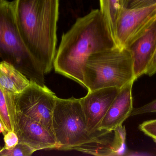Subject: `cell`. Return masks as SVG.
I'll return each instance as SVG.
<instances>
[{
	"label": "cell",
	"instance_id": "cell-3",
	"mask_svg": "<svg viewBox=\"0 0 156 156\" xmlns=\"http://www.w3.org/2000/svg\"><path fill=\"white\" fill-rule=\"evenodd\" d=\"M52 128L59 150H76L95 155H113L116 147L112 132L100 130L91 134L87 130L80 99L57 98Z\"/></svg>",
	"mask_w": 156,
	"mask_h": 156
},
{
	"label": "cell",
	"instance_id": "cell-21",
	"mask_svg": "<svg viewBox=\"0 0 156 156\" xmlns=\"http://www.w3.org/2000/svg\"><path fill=\"white\" fill-rule=\"evenodd\" d=\"M4 0H0V3L2 2H3Z\"/></svg>",
	"mask_w": 156,
	"mask_h": 156
},
{
	"label": "cell",
	"instance_id": "cell-20",
	"mask_svg": "<svg viewBox=\"0 0 156 156\" xmlns=\"http://www.w3.org/2000/svg\"><path fill=\"white\" fill-rule=\"evenodd\" d=\"M156 73V49L154 56L152 58L151 62L149 64V67L147 68V71L146 72V75L148 76H153Z\"/></svg>",
	"mask_w": 156,
	"mask_h": 156
},
{
	"label": "cell",
	"instance_id": "cell-7",
	"mask_svg": "<svg viewBox=\"0 0 156 156\" xmlns=\"http://www.w3.org/2000/svg\"><path fill=\"white\" fill-rule=\"evenodd\" d=\"M156 18V4L143 8H122L115 25L116 46L121 49L128 48Z\"/></svg>",
	"mask_w": 156,
	"mask_h": 156
},
{
	"label": "cell",
	"instance_id": "cell-4",
	"mask_svg": "<svg viewBox=\"0 0 156 156\" xmlns=\"http://www.w3.org/2000/svg\"><path fill=\"white\" fill-rule=\"evenodd\" d=\"M83 73L84 87L88 92L110 87L121 89L136 80L130 52L117 46L91 55Z\"/></svg>",
	"mask_w": 156,
	"mask_h": 156
},
{
	"label": "cell",
	"instance_id": "cell-1",
	"mask_svg": "<svg viewBox=\"0 0 156 156\" xmlns=\"http://www.w3.org/2000/svg\"><path fill=\"white\" fill-rule=\"evenodd\" d=\"M116 46L100 9L77 19L62 37L54 63L56 72L84 87L83 67L94 53Z\"/></svg>",
	"mask_w": 156,
	"mask_h": 156
},
{
	"label": "cell",
	"instance_id": "cell-18",
	"mask_svg": "<svg viewBox=\"0 0 156 156\" xmlns=\"http://www.w3.org/2000/svg\"><path fill=\"white\" fill-rule=\"evenodd\" d=\"M151 113H156V99L144 106L133 109L130 116Z\"/></svg>",
	"mask_w": 156,
	"mask_h": 156
},
{
	"label": "cell",
	"instance_id": "cell-5",
	"mask_svg": "<svg viewBox=\"0 0 156 156\" xmlns=\"http://www.w3.org/2000/svg\"><path fill=\"white\" fill-rule=\"evenodd\" d=\"M15 1L0 3V62L12 65L30 81L42 86L44 73L33 58L20 35L15 19Z\"/></svg>",
	"mask_w": 156,
	"mask_h": 156
},
{
	"label": "cell",
	"instance_id": "cell-11",
	"mask_svg": "<svg viewBox=\"0 0 156 156\" xmlns=\"http://www.w3.org/2000/svg\"><path fill=\"white\" fill-rule=\"evenodd\" d=\"M127 49L130 52L135 77L146 74L156 49V18L149 27Z\"/></svg>",
	"mask_w": 156,
	"mask_h": 156
},
{
	"label": "cell",
	"instance_id": "cell-12",
	"mask_svg": "<svg viewBox=\"0 0 156 156\" xmlns=\"http://www.w3.org/2000/svg\"><path fill=\"white\" fill-rule=\"evenodd\" d=\"M30 81L12 65L0 62V85L8 95L16 96L22 93Z\"/></svg>",
	"mask_w": 156,
	"mask_h": 156
},
{
	"label": "cell",
	"instance_id": "cell-22",
	"mask_svg": "<svg viewBox=\"0 0 156 156\" xmlns=\"http://www.w3.org/2000/svg\"><path fill=\"white\" fill-rule=\"evenodd\" d=\"M154 141L155 143H156V141Z\"/></svg>",
	"mask_w": 156,
	"mask_h": 156
},
{
	"label": "cell",
	"instance_id": "cell-15",
	"mask_svg": "<svg viewBox=\"0 0 156 156\" xmlns=\"http://www.w3.org/2000/svg\"><path fill=\"white\" fill-rule=\"evenodd\" d=\"M35 152V150L29 146L18 143L12 148L5 149L3 147L0 149V156H30Z\"/></svg>",
	"mask_w": 156,
	"mask_h": 156
},
{
	"label": "cell",
	"instance_id": "cell-6",
	"mask_svg": "<svg viewBox=\"0 0 156 156\" xmlns=\"http://www.w3.org/2000/svg\"><path fill=\"white\" fill-rule=\"evenodd\" d=\"M5 95L8 105L40 123L54 134L52 118L57 97L46 86L30 81L27 88L20 94L16 96L6 93Z\"/></svg>",
	"mask_w": 156,
	"mask_h": 156
},
{
	"label": "cell",
	"instance_id": "cell-8",
	"mask_svg": "<svg viewBox=\"0 0 156 156\" xmlns=\"http://www.w3.org/2000/svg\"><path fill=\"white\" fill-rule=\"evenodd\" d=\"M8 108L14 124V132L19 138V143L25 144L35 151L58 149L53 133L40 123L15 111L11 105H8Z\"/></svg>",
	"mask_w": 156,
	"mask_h": 156
},
{
	"label": "cell",
	"instance_id": "cell-2",
	"mask_svg": "<svg viewBox=\"0 0 156 156\" xmlns=\"http://www.w3.org/2000/svg\"><path fill=\"white\" fill-rule=\"evenodd\" d=\"M15 16L22 39L44 73L56 54L59 0H15Z\"/></svg>",
	"mask_w": 156,
	"mask_h": 156
},
{
	"label": "cell",
	"instance_id": "cell-19",
	"mask_svg": "<svg viewBox=\"0 0 156 156\" xmlns=\"http://www.w3.org/2000/svg\"><path fill=\"white\" fill-rule=\"evenodd\" d=\"M3 136L5 142V146L3 147L5 149L12 148L19 143V138L14 131L8 132Z\"/></svg>",
	"mask_w": 156,
	"mask_h": 156
},
{
	"label": "cell",
	"instance_id": "cell-16",
	"mask_svg": "<svg viewBox=\"0 0 156 156\" xmlns=\"http://www.w3.org/2000/svg\"><path fill=\"white\" fill-rule=\"evenodd\" d=\"M138 128L146 135L156 141V119L145 121L139 125Z\"/></svg>",
	"mask_w": 156,
	"mask_h": 156
},
{
	"label": "cell",
	"instance_id": "cell-10",
	"mask_svg": "<svg viewBox=\"0 0 156 156\" xmlns=\"http://www.w3.org/2000/svg\"><path fill=\"white\" fill-rule=\"evenodd\" d=\"M134 82H129L120 89L102 121L99 130L115 131L122 126L124 122L130 116L133 109L132 90Z\"/></svg>",
	"mask_w": 156,
	"mask_h": 156
},
{
	"label": "cell",
	"instance_id": "cell-14",
	"mask_svg": "<svg viewBox=\"0 0 156 156\" xmlns=\"http://www.w3.org/2000/svg\"><path fill=\"white\" fill-rule=\"evenodd\" d=\"M15 125L8 108L7 98L0 85V132L4 135L10 131H14Z\"/></svg>",
	"mask_w": 156,
	"mask_h": 156
},
{
	"label": "cell",
	"instance_id": "cell-17",
	"mask_svg": "<svg viewBox=\"0 0 156 156\" xmlns=\"http://www.w3.org/2000/svg\"><path fill=\"white\" fill-rule=\"evenodd\" d=\"M122 8H139L156 4V0H122Z\"/></svg>",
	"mask_w": 156,
	"mask_h": 156
},
{
	"label": "cell",
	"instance_id": "cell-13",
	"mask_svg": "<svg viewBox=\"0 0 156 156\" xmlns=\"http://www.w3.org/2000/svg\"><path fill=\"white\" fill-rule=\"evenodd\" d=\"M100 10L115 42V25L120 11L122 8V0H100Z\"/></svg>",
	"mask_w": 156,
	"mask_h": 156
},
{
	"label": "cell",
	"instance_id": "cell-9",
	"mask_svg": "<svg viewBox=\"0 0 156 156\" xmlns=\"http://www.w3.org/2000/svg\"><path fill=\"white\" fill-rule=\"evenodd\" d=\"M120 89L116 87L99 89L88 92L81 98L87 130L91 134L100 131V124Z\"/></svg>",
	"mask_w": 156,
	"mask_h": 156
}]
</instances>
